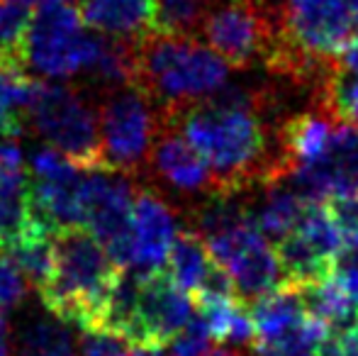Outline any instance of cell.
I'll list each match as a JSON object with an SVG mask.
<instances>
[{
  "label": "cell",
  "instance_id": "23",
  "mask_svg": "<svg viewBox=\"0 0 358 356\" xmlns=\"http://www.w3.org/2000/svg\"><path fill=\"white\" fill-rule=\"evenodd\" d=\"M20 356H80L62 320H37L22 332Z\"/></svg>",
  "mask_w": 358,
  "mask_h": 356
},
{
  "label": "cell",
  "instance_id": "34",
  "mask_svg": "<svg viewBox=\"0 0 358 356\" xmlns=\"http://www.w3.org/2000/svg\"><path fill=\"white\" fill-rule=\"evenodd\" d=\"M10 3H17V5H24V8H29V5H39L42 0H10Z\"/></svg>",
  "mask_w": 358,
  "mask_h": 356
},
{
  "label": "cell",
  "instance_id": "8",
  "mask_svg": "<svg viewBox=\"0 0 358 356\" xmlns=\"http://www.w3.org/2000/svg\"><path fill=\"white\" fill-rule=\"evenodd\" d=\"M215 264L234 280L236 300L246 308L285 283L278 249L261 234L254 218L205 239Z\"/></svg>",
  "mask_w": 358,
  "mask_h": 356
},
{
  "label": "cell",
  "instance_id": "12",
  "mask_svg": "<svg viewBox=\"0 0 358 356\" xmlns=\"http://www.w3.org/2000/svg\"><path fill=\"white\" fill-rule=\"evenodd\" d=\"M180 227L171 205L156 190L139 188L132 203V271H161Z\"/></svg>",
  "mask_w": 358,
  "mask_h": 356
},
{
  "label": "cell",
  "instance_id": "11",
  "mask_svg": "<svg viewBox=\"0 0 358 356\" xmlns=\"http://www.w3.org/2000/svg\"><path fill=\"white\" fill-rule=\"evenodd\" d=\"M195 303L164 269L139 271V325L146 349H166L188 327Z\"/></svg>",
  "mask_w": 358,
  "mask_h": 356
},
{
  "label": "cell",
  "instance_id": "16",
  "mask_svg": "<svg viewBox=\"0 0 358 356\" xmlns=\"http://www.w3.org/2000/svg\"><path fill=\"white\" fill-rule=\"evenodd\" d=\"M249 310L256 322V329H259L261 347L264 344L283 342L285 337L297 332L302 327V322L307 320L305 305H302L300 298V288L295 283H283L273 293L256 300Z\"/></svg>",
  "mask_w": 358,
  "mask_h": 356
},
{
  "label": "cell",
  "instance_id": "7",
  "mask_svg": "<svg viewBox=\"0 0 358 356\" xmlns=\"http://www.w3.org/2000/svg\"><path fill=\"white\" fill-rule=\"evenodd\" d=\"M280 32V0H222L205 17L200 34L229 66L266 62Z\"/></svg>",
  "mask_w": 358,
  "mask_h": 356
},
{
  "label": "cell",
  "instance_id": "5",
  "mask_svg": "<svg viewBox=\"0 0 358 356\" xmlns=\"http://www.w3.org/2000/svg\"><path fill=\"white\" fill-rule=\"evenodd\" d=\"M29 124L80 171H105L100 159L98 110L80 90L39 78L29 108Z\"/></svg>",
  "mask_w": 358,
  "mask_h": 356
},
{
  "label": "cell",
  "instance_id": "17",
  "mask_svg": "<svg viewBox=\"0 0 358 356\" xmlns=\"http://www.w3.org/2000/svg\"><path fill=\"white\" fill-rule=\"evenodd\" d=\"M297 288H300L305 313L310 318L320 320L322 325H327L331 337H341V334L351 332L356 327L358 303L331 276L315 280V283L297 285Z\"/></svg>",
  "mask_w": 358,
  "mask_h": 356
},
{
  "label": "cell",
  "instance_id": "15",
  "mask_svg": "<svg viewBox=\"0 0 358 356\" xmlns=\"http://www.w3.org/2000/svg\"><path fill=\"white\" fill-rule=\"evenodd\" d=\"M259 190L261 193L256 195V200H249L251 218L268 242L280 244L287 234L295 232L307 200L297 195L285 178L259 185Z\"/></svg>",
  "mask_w": 358,
  "mask_h": 356
},
{
  "label": "cell",
  "instance_id": "36",
  "mask_svg": "<svg viewBox=\"0 0 358 356\" xmlns=\"http://www.w3.org/2000/svg\"><path fill=\"white\" fill-rule=\"evenodd\" d=\"M354 334H356V337H358V322H356V327H354Z\"/></svg>",
  "mask_w": 358,
  "mask_h": 356
},
{
  "label": "cell",
  "instance_id": "19",
  "mask_svg": "<svg viewBox=\"0 0 358 356\" xmlns=\"http://www.w3.org/2000/svg\"><path fill=\"white\" fill-rule=\"evenodd\" d=\"M5 259L24 276L27 285H34L39 290L49 280L54 269V232L44 229V232L22 239L5 254Z\"/></svg>",
  "mask_w": 358,
  "mask_h": 356
},
{
  "label": "cell",
  "instance_id": "30",
  "mask_svg": "<svg viewBox=\"0 0 358 356\" xmlns=\"http://www.w3.org/2000/svg\"><path fill=\"white\" fill-rule=\"evenodd\" d=\"M341 64L349 69H354V71H358V34L354 37V42L346 47V52L341 54Z\"/></svg>",
  "mask_w": 358,
  "mask_h": 356
},
{
  "label": "cell",
  "instance_id": "31",
  "mask_svg": "<svg viewBox=\"0 0 358 356\" xmlns=\"http://www.w3.org/2000/svg\"><path fill=\"white\" fill-rule=\"evenodd\" d=\"M0 356H8V322L3 313H0Z\"/></svg>",
  "mask_w": 358,
  "mask_h": 356
},
{
  "label": "cell",
  "instance_id": "9",
  "mask_svg": "<svg viewBox=\"0 0 358 356\" xmlns=\"http://www.w3.org/2000/svg\"><path fill=\"white\" fill-rule=\"evenodd\" d=\"M280 27L307 54L341 59L358 34V20L344 0H280Z\"/></svg>",
  "mask_w": 358,
  "mask_h": 356
},
{
  "label": "cell",
  "instance_id": "2",
  "mask_svg": "<svg viewBox=\"0 0 358 356\" xmlns=\"http://www.w3.org/2000/svg\"><path fill=\"white\" fill-rule=\"evenodd\" d=\"M122 271L90 229L62 227L54 232V269L39 298L64 325L95 332Z\"/></svg>",
  "mask_w": 358,
  "mask_h": 356
},
{
  "label": "cell",
  "instance_id": "29",
  "mask_svg": "<svg viewBox=\"0 0 358 356\" xmlns=\"http://www.w3.org/2000/svg\"><path fill=\"white\" fill-rule=\"evenodd\" d=\"M317 356H349V354L344 352L339 337H329L320 349H317Z\"/></svg>",
  "mask_w": 358,
  "mask_h": 356
},
{
  "label": "cell",
  "instance_id": "22",
  "mask_svg": "<svg viewBox=\"0 0 358 356\" xmlns=\"http://www.w3.org/2000/svg\"><path fill=\"white\" fill-rule=\"evenodd\" d=\"M317 105L341 122L358 124V71L339 62L327 86L322 88Z\"/></svg>",
  "mask_w": 358,
  "mask_h": 356
},
{
  "label": "cell",
  "instance_id": "13",
  "mask_svg": "<svg viewBox=\"0 0 358 356\" xmlns=\"http://www.w3.org/2000/svg\"><path fill=\"white\" fill-rule=\"evenodd\" d=\"M83 24L122 42H142L156 32V0H83Z\"/></svg>",
  "mask_w": 358,
  "mask_h": 356
},
{
  "label": "cell",
  "instance_id": "37",
  "mask_svg": "<svg viewBox=\"0 0 358 356\" xmlns=\"http://www.w3.org/2000/svg\"><path fill=\"white\" fill-rule=\"evenodd\" d=\"M161 356H173V354H171V352H169V354H161Z\"/></svg>",
  "mask_w": 358,
  "mask_h": 356
},
{
  "label": "cell",
  "instance_id": "35",
  "mask_svg": "<svg viewBox=\"0 0 358 356\" xmlns=\"http://www.w3.org/2000/svg\"><path fill=\"white\" fill-rule=\"evenodd\" d=\"M69 3H73V5H80V3H83V0H69Z\"/></svg>",
  "mask_w": 358,
  "mask_h": 356
},
{
  "label": "cell",
  "instance_id": "14",
  "mask_svg": "<svg viewBox=\"0 0 358 356\" xmlns=\"http://www.w3.org/2000/svg\"><path fill=\"white\" fill-rule=\"evenodd\" d=\"M339 122L341 120L322 110L320 105H317V110H305V113L287 118L278 127L275 139H278V149L283 152L290 171L297 166H305V164L320 162L329 149Z\"/></svg>",
  "mask_w": 358,
  "mask_h": 356
},
{
  "label": "cell",
  "instance_id": "28",
  "mask_svg": "<svg viewBox=\"0 0 358 356\" xmlns=\"http://www.w3.org/2000/svg\"><path fill=\"white\" fill-rule=\"evenodd\" d=\"M27 178V169L22 162V152L15 144V139H5L0 142V188L3 185L24 183Z\"/></svg>",
  "mask_w": 358,
  "mask_h": 356
},
{
  "label": "cell",
  "instance_id": "3",
  "mask_svg": "<svg viewBox=\"0 0 358 356\" xmlns=\"http://www.w3.org/2000/svg\"><path fill=\"white\" fill-rule=\"evenodd\" d=\"M227 81L229 64L195 37L151 32L134 42L132 88L142 90L156 110L213 98Z\"/></svg>",
  "mask_w": 358,
  "mask_h": 356
},
{
  "label": "cell",
  "instance_id": "33",
  "mask_svg": "<svg viewBox=\"0 0 358 356\" xmlns=\"http://www.w3.org/2000/svg\"><path fill=\"white\" fill-rule=\"evenodd\" d=\"M344 3H346V8L351 10V15L358 20V0H344Z\"/></svg>",
  "mask_w": 358,
  "mask_h": 356
},
{
  "label": "cell",
  "instance_id": "32",
  "mask_svg": "<svg viewBox=\"0 0 358 356\" xmlns=\"http://www.w3.org/2000/svg\"><path fill=\"white\" fill-rule=\"evenodd\" d=\"M203 356H251V354H239V352H227V349H208Z\"/></svg>",
  "mask_w": 358,
  "mask_h": 356
},
{
  "label": "cell",
  "instance_id": "1",
  "mask_svg": "<svg viewBox=\"0 0 358 356\" xmlns=\"http://www.w3.org/2000/svg\"><path fill=\"white\" fill-rule=\"evenodd\" d=\"M159 118L176 124L203 154L224 195L249 193L290 173L283 154L271 149L268 129L256 105H229L213 95L159 110Z\"/></svg>",
  "mask_w": 358,
  "mask_h": 356
},
{
  "label": "cell",
  "instance_id": "18",
  "mask_svg": "<svg viewBox=\"0 0 358 356\" xmlns=\"http://www.w3.org/2000/svg\"><path fill=\"white\" fill-rule=\"evenodd\" d=\"M166 262H169V271H166V273H169L171 278H173V283L178 285V288H183L190 298L203 288L205 278H208V273L215 266L213 257H210V252H208V244H205L203 237H198L193 229H180Z\"/></svg>",
  "mask_w": 358,
  "mask_h": 356
},
{
  "label": "cell",
  "instance_id": "25",
  "mask_svg": "<svg viewBox=\"0 0 358 356\" xmlns=\"http://www.w3.org/2000/svg\"><path fill=\"white\" fill-rule=\"evenodd\" d=\"M331 220L349 247H358V195H334L327 200Z\"/></svg>",
  "mask_w": 358,
  "mask_h": 356
},
{
  "label": "cell",
  "instance_id": "6",
  "mask_svg": "<svg viewBox=\"0 0 358 356\" xmlns=\"http://www.w3.org/2000/svg\"><path fill=\"white\" fill-rule=\"evenodd\" d=\"M103 34L83 32V17L69 0H42L29 17L24 62L39 76L66 78L88 71Z\"/></svg>",
  "mask_w": 358,
  "mask_h": 356
},
{
  "label": "cell",
  "instance_id": "10",
  "mask_svg": "<svg viewBox=\"0 0 358 356\" xmlns=\"http://www.w3.org/2000/svg\"><path fill=\"white\" fill-rule=\"evenodd\" d=\"M149 169L156 178L180 195H224L213 169L203 154L180 134L176 124L159 118V132L149 157Z\"/></svg>",
  "mask_w": 358,
  "mask_h": 356
},
{
  "label": "cell",
  "instance_id": "20",
  "mask_svg": "<svg viewBox=\"0 0 358 356\" xmlns=\"http://www.w3.org/2000/svg\"><path fill=\"white\" fill-rule=\"evenodd\" d=\"M29 10L24 5L0 0V66L13 71H27L24 44L29 29Z\"/></svg>",
  "mask_w": 358,
  "mask_h": 356
},
{
  "label": "cell",
  "instance_id": "21",
  "mask_svg": "<svg viewBox=\"0 0 358 356\" xmlns=\"http://www.w3.org/2000/svg\"><path fill=\"white\" fill-rule=\"evenodd\" d=\"M220 3L222 0H156V32L195 37L205 17Z\"/></svg>",
  "mask_w": 358,
  "mask_h": 356
},
{
  "label": "cell",
  "instance_id": "24",
  "mask_svg": "<svg viewBox=\"0 0 358 356\" xmlns=\"http://www.w3.org/2000/svg\"><path fill=\"white\" fill-rule=\"evenodd\" d=\"M295 232L300 234L320 257H324L327 262H331V259L339 254L341 242H344L339 234V227H336L334 220H331L329 210L322 203L305 205V213H302Z\"/></svg>",
  "mask_w": 358,
  "mask_h": 356
},
{
  "label": "cell",
  "instance_id": "27",
  "mask_svg": "<svg viewBox=\"0 0 358 356\" xmlns=\"http://www.w3.org/2000/svg\"><path fill=\"white\" fill-rule=\"evenodd\" d=\"M27 293V280L8 259H0V313L22 303Z\"/></svg>",
  "mask_w": 358,
  "mask_h": 356
},
{
  "label": "cell",
  "instance_id": "26",
  "mask_svg": "<svg viewBox=\"0 0 358 356\" xmlns=\"http://www.w3.org/2000/svg\"><path fill=\"white\" fill-rule=\"evenodd\" d=\"M329 276L358 303V247H341L331 259Z\"/></svg>",
  "mask_w": 358,
  "mask_h": 356
},
{
  "label": "cell",
  "instance_id": "4",
  "mask_svg": "<svg viewBox=\"0 0 358 356\" xmlns=\"http://www.w3.org/2000/svg\"><path fill=\"white\" fill-rule=\"evenodd\" d=\"M159 132V110L132 86L100 90L98 134L105 171L139 176L149 166Z\"/></svg>",
  "mask_w": 358,
  "mask_h": 356
}]
</instances>
